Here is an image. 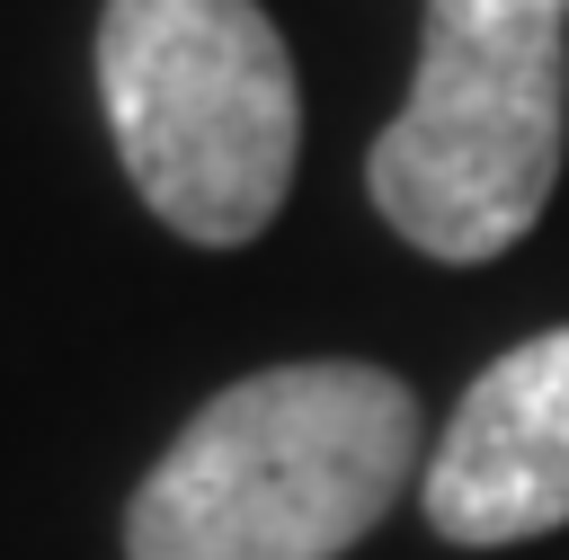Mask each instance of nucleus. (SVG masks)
Masks as SVG:
<instances>
[{"label": "nucleus", "mask_w": 569, "mask_h": 560, "mask_svg": "<svg viewBox=\"0 0 569 560\" xmlns=\"http://www.w3.org/2000/svg\"><path fill=\"white\" fill-rule=\"evenodd\" d=\"M98 98L142 204L204 249H240L293 187L302 98L258 0H107Z\"/></svg>", "instance_id": "nucleus-3"}, {"label": "nucleus", "mask_w": 569, "mask_h": 560, "mask_svg": "<svg viewBox=\"0 0 569 560\" xmlns=\"http://www.w3.org/2000/svg\"><path fill=\"white\" fill-rule=\"evenodd\" d=\"M560 9H569V0H560Z\"/></svg>", "instance_id": "nucleus-5"}, {"label": "nucleus", "mask_w": 569, "mask_h": 560, "mask_svg": "<svg viewBox=\"0 0 569 560\" xmlns=\"http://www.w3.org/2000/svg\"><path fill=\"white\" fill-rule=\"evenodd\" d=\"M560 124H569L560 0H427L409 107L373 133L365 187L409 249L480 267L542 222L560 178Z\"/></svg>", "instance_id": "nucleus-2"}, {"label": "nucleus", "mask_w": 569, "mask_h": 560, "mask_svg": "<svg viewBox=\"0 0 569 560\" xmlns=\"http://www.w3.org/2000/svg\"><path fill=\"white\" fill-rule=\"evenodd\" d=\"M427 524L445 542H525L569 524V329L507 347L427 453Z\"/></svg>", "instance_id": "nucleus-4"}, {"label": "nucleus", "mask_w": 569, "mask_h": 560, "mask_svg": "<svg viewBox=\"0 0 569 560\" xmlns=\"http://www.w3.org/2000/svg\"><path fill=\"white\" fill-rule=\"evenodd\" d=\"M418 471V400L382 364L311 356L213 391L124 507L133 560H338Z\"/></svg>", "instance_id": "nucleus-1"}]
</instances>
